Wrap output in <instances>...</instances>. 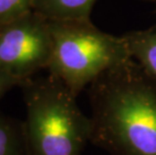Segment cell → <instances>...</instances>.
Instances as JSON below:
<instances>
[{
  "label": "cell",
  "instance_id": "obj_9",
  "mask_svg": "<svg viewBox=\"0 0 156 155\" xmlns=\"http://www.w3.org/2000/svg\"><path fill=\"white\" fill-rule=\"evenodd\" d=\"M15 86H19L18 81L15 80L10 75L0 70V100L10 89Z\"/></svg>",
  "mask_w": 156,
  "mask_h": 155
},
{
  "label": "cell",
  "instance_id": "obj_3",
  "mask_svg": "<svg viewBox=\"0 0 156 155\" xmlns=\"http://www.w3.org/2000/svg\"><path fill=\"white\" fill-rule=\"evenodd\" d=\"M48 21L52 36L48 74L76 97L104 72L131 58L122 35L101 30L91 19Z\"/></svg>",
  "mask_w": 156,
  "mask_h": 155
},
{
  "label": "cell",
  "instance_id": "obj_5",
  "mask_svg": "<svg viewBox=\"0 0 156 155\" xmlns=\"http://www.w3.org/2000/svg\"><path fill=\"white\" fill-rule=\"evenodd\" d=\"M130 57L156 81V25L122 34Z\"/></svg>",
  "mask_w": 156,
  "mask_h": 155
},
{
  "label": "cell",
  "instance_id": "obj_6",
  "mask_svg": "<svg viewBox=\"0 0 156 155\" xmlns=\"http://www.w3.org/2000/svg\"><path fill=\"white\" fill-rule=\"evenodd\" d=\"M97 0H35L34 10L48 20L91 19Z\"/></svg>",
  "mask_w": 156,
  "mask_h": 155
},
{
  "label": "cell",
  "instance_id": "obj_7",
  "mask_svg": "<svg viewBox=\"0 0 156 155\" xmlns=\"http://www.w3.org/2000/svg\"><path fill=\"white\" fill-rule=\"evenodd\" d=\"M0 155H25L22 122L0 114Z\"/></svg>",
  "mask_w": 156,
  "mask_h": 155
},
{
  "label": "cell",
  "instance_id": "obj_10",
  "mask_svg": "<svg viewBox=\"0 0 156 155\" xmlns=\"http://www.w3.org/2000/svg\"><path fill=\"white\" fill-rule=\"evenodd\" d=\"M146 1H150V2H153L156 4V0H146Z\"/></svg>",
  "mask_w": 156,
  "mask_h": 155
},
{
  "label": "cell",
  "instance_id": "obj_4",
  "mask_svg": "<svg viewBox=\"0 0 156 155\" xmlns=\"http://www.w3.org/2000/svg\"><path fill=\"white\" fill-rule=\"evenodd\" d=\"M52 54L49 21L32 10L0 26V70L23 82L46 69Z\"/></svg>",
  "mask_w": 156,
  "mask_h": 155
},
{
  "label": "cell",
  "instance_id": "obj_2",
  "mask_svg": "<svg viewBox=\"0 0 156 155\" xmlns=\"http://www.w3.org/2000/svg\"><path fill=\"white\" fill-rule=\"evenodd\" d=\"M19 87L26 111L25 155H83L91 139L92 120L67 86L48 74L28 79Z\"/></svg>",
  "mask_w": 156,
  "mask_h": 155
},
{
  "label": "cell",
  "instance_id": "obj_8",
  "mask_svg": "<svg viewBox=\"0 0 156 155\" xmlns=\"http://www.w3.org/2000/svg\"><path fill=\"white\" fill-rule=\"evenodd\" d=\"M35 0H0V26L34 10Z\"/></svg>",
  "mask_w": 156,
  "mask_h": 155
},
{
  "label": "cell",
  "instance_id": "obj_1",
  "mask_svg": "<svg viewBox=\"0 0 156 155\" xmlns=\"http://www.w3.org/2000/svg\"><path fill=\"white\" fill-rule=\"evenodd\" d=\"M90 142L110 155H156V81L133 58L88 87Z\"/></svg>",
  "mask_w": 156,
  "mask_h": 155
}]
</instances>
